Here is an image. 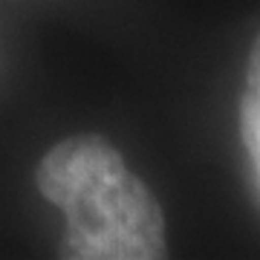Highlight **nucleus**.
I'll return each mask as SVG.
<instances>
[{
    "label": "nucleus",
    "instance_id": "f03ea898",
    "mask_svg": "<svg viewBox=\"0 0 260 260\" xmlns=\"http://www.w3.org/2000/svg\"><path fill=\"white\" fill-rule=\"evenodd\" d=\"M240 136L260 174V38L251 47L246 90H243V99H240Z\"/></svg>",
    "mask_w": 260,
    "mask_h": 260
},
{
    "label": "nucleus",
    "instance_id": "f257e3e1",
    "mask_svg": "<svg viewBox=\"0 0 260 260\" xmlns=\"http://www.w3.org/2000/svg\"><path fill=\"white\" fill-rule=\"evenodd\" d=\"M38 188L67 217L61 254L73 260L165 257V217L145 182L102 136L58 142L38 165Z\"/></svg>",
    "mask_w": 260,
    "mask_h": 260
}]
</instances>
